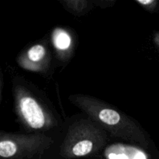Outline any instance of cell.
Returning <instances> with one entry per match:
<instances>
[{"mask_svg":"<svg viewBox=\"0 0 159 159\" xmlns=\"http://www.w3.org/2000/svg\"><path fill=\"white\" fill-rule=\"evenodd\" d=\"M70 99L92 119L103 126L115 136L141 144L144 142V137L139 126L110 106L83 95L72 96Z\"/></svg>","mask_w":159,"mask_h":159,"instance_id":"cell-1","label":"cell"},{"mask_svg":"<svg viewBox=\"0 0 159 159\" xmlns=\"http://www.w3.org/2000/svg\"><path fill=\"white\" fill-rule=\"evenodd\" d=\"M106 141L107 135L102 127L90 121H80L70 127L61 147V155L67 159L89 156L100 150Z\"/></svg>","mask_w":159,"mask_h":159,"instance_id":"cell-2","label":"cell"},{"mask_svg":"<svg viewBox=\"0 0 159 159\" xmlns=\"http://www.w3.org/2000/svg\"><path fill=\"white\" fill-rule=\"evenodd\" d=\"M51 144L52 139L45 135L0 133V159L37 158Z\"/></svg>","mask_w":159,"mask_h":159,"instance_id":"cell-3","label":"cell"},{"mask_svg":"<svg viewBox=\"0 0 159 159\" xmlns=\"http://www.w3.org/2000/svg\"><path fill=\"white\" fill-rule=\"evenodd\" d=\"M14 95L17 113L29 128L40 130L54 127V118L29 91L22 86H16Z\"/></svg>","mask_w":159,"mask_h":159,"instance_id":"cell-4","label":"cell"},{"mask_svg":"<svg viewBox=\"0 0 159 159\" xmlns=\"http://www.w3.org/2000/svg\"><path fill=\"white\" fill-rule=\"evenodd\" d=\"M20 66L31 71H42L48 62V51L44 45L37 43L30 48L17 60Z\"/></svg>","mask_w":159,"mask_h":159,"instance_id":"cell-5","label":"cell"},{"mask_svg":"<svg viewBox=\"0 0 159 159\" xmlns=\"http://www.w3.org/2000/svg\"><path fill=\"white\" fill-rule=\"evenodd\" d=\"M106 159H148L144 150L132 144L116 143L106 148Z\"/></svg>","mask_w":159,"mask_h":159,"instance_id":"cell-6","label":"cell"},{"mask_svg":"<svg viewBox=\"0 0 159 159\" xmlns=\"http://www.w3.org/2000/svg\"><path fill=\"white\" fill-rule=\"evenodd\" d=\"M53 45L60 55L68 54L72 48V37L69 32L61 27L54 30L51 35Z\"/></svg>","mask_w":159,"mask_h":159,"instance_id":"cell-7","label":"cell"},{"mask_svg":"<svg viewBox=\"0 0 159 159\" xmlns=\"http://www.w3.org/2000/svg\"><path fill=\"white\" fill-rule=\"evenodd\" d=\"M62 4L67 9L72 12L73 13L81 15L85 13L89 8V2L84 0H74V1H63Z\"/></svg>","mask_w":159,"mask_h":159,"instance_id":"cell-8","label":"cell"},{"mask_svg":"<svg viewBox=\"0 0 159 159\" xmlns=\"http://www.w3.org/2000/svg\"><path fill=\"white\" fill-rule=\"evenodd\" d=\"M137 2L139 3L144 7H150L152 5L155 4V2L154 0H137Z\"/></svg>","mask_w":159,"mask_h":159,"instance_id":"cell-9","label":"cell"},{"mask_svg":"<svg viewBox=\"0 0 159 159\" xmlns=\"http://www.w3.org/2000/svg\"><path fill=\"white\" fill-rule=\"evenodd\" d=\"M0 93H1V81H0Z\"/></svg>","mask_w":159,"mask_h":159,"instance_id":"cell-10","label":"cell"}]
</instances>
